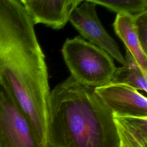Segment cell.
<instances>
[{
  "mask_svg": "<svg viewBox=\"0 0 147 147\" xmlns=\"http://www.w3.org/2000/svg\"><path fill=\"white\" fill-rule=\"evenodd\" d=\"M94 90L114 115L147 117L146 97L136 88L123 83L110 82Z\"/></svg>",
  "mask_w": 147,
  "mask_h": 147,
  "instance_id": "8992f818",
  "label": "cell"
},
{
  "mask_svg": "<svg viewBox=\"0 0 147 147\" xmlns=\"http://www.w3.org/2000/svg\"><path fill=\"white\" fill-rule=\"evenodd\" d=\"M96 5L103 6L118 13L134 16L147 10L146 0H91Z\"/></svg>",
  "mask_w": 147,
  "mask_h": 147,
  "instance_id": "8fae6325",
  "label": "cell"
},
{
  "mask_svg": "<svg viewBox=\"0 0 147 147\" xmlns=\"http://www.w3.org/2000/svg\"><path fill=\"white\" fill-rule=\"evenodd\" d=\"M125 64L116 68L111 82L123 83L137 90L147 91V75L141 69L134 59L126 50Z\"/></svg>",
  "mask_w": 147,
  "mask_h": 147,
  "instance_id": "9c48e42d",
  "label": "cell"
},
{
  "mask_svg": "<svg viewBox=\"0 0 147 147\" xmlns=\"http://www.w3.org/2000/svg\"><path fill=\"white\" fill-rule=\"evenodd\" d=\"M61 52L71 76L79 83L95 88L111 82L116 67L100 48L76 36L66 39Z\"/></svg>",
  "mask_w": 147,
  "mask_h": 147,
  "instance_id": "3957f363",
  "label": "cell"
},
{
  "mask_svg": "<svg viewBox=\"0 0 147 147\" xmlns=\"http://www.w3.org/2000/svg\"><path fill=\"white\" fill-rule=\"evenodd\" d=\"M96 6L91 0L83 1L71 13L69 21L83 37L123 65L125 57L116 41L108 34L99 21Z\"/></svg>",
  "mask_w": 147,
  "mask_h": 147,
  "instance_id": "5b68a950",
  "label": "cell"
},
{
  "mask_svg": "<svg viewBox=\"0 0 147 147\" xmlns=\"http://www.w3.org/2000/svg\"><path fill=\"white\" fill-rule=\"evenodd\" d=\"M71 75L51 91L45 147H119L113 114Z\"/></svg>",
  "mask_w": 147,
  "mask_h": 147,
  "instance_id": "7a4b0ae2",
  "label": "cell"
},
{
  "mask_svg": "<svg viewBox=\"0 0 147 147\" xmlns=\"http://www.w3.org/2000/svg\"><path fill=\"white\" fill-rule=\"evenodd\" d=\"M34 25L63 28L82 0H20Z\"/></svg>",
  "mask_w": 147,
  "mask_h": 147,
  "instance_id": "52a82bcc",
  "label": "cell"
},
{
  "mask_svg": "<svg viewBox=\"0 0 147 147\" xmlns=\"http://www.w3.org/2000/svg\"><path fill=\"white\" fill-rule=\"evenodd\" d=\"M117 127L119 141V147H142L136 141L130 137L119 127Z\"/></svg>",
  "mask_w": 147,
  "mask_h": 147,
  "instance_id": "4fadbf2b",
  "label": "cell"
},
{
  "mask_svg": "<svg viewBox=\"0 0 147 147\" xmlns=\"http://www.w3.org/2000/svg\"><path fill=\"white\" fill-rule=\"evenodd\" d=\"M136 31L141 47L147 54V10L133 16Z\"/></svg>",
  "mask_w": 147,
  "mask_h": 147,
  "instance_id": "7c38bea8",
  "label": "cell"
},
{
  "mask_svg": "<svg viewBox=\"0 0 147 147\" xmlns=\"http://www.w3.org/2000/svg\"><path fill=\"white\" fill-rule=\"evenodd\" d=\"M0 147H41L27 118L1 84Z\"/></svg>",
  "mask_w": 147,
  "mask_h": 147,
  "instance_id": "277c9868",
  "label": "cell"
},
{
  "mask_svg": "<svg viewBox=\"0 0 147 147\" xmlns=\"http://www.w3.org/2000/svg\"><path fill=\"white\" fill-rule=\"evenodd\" d=\"M0 84L45 146L50 90L45 56L20 0H0Z\"/></svg>",
  "mask_w": 147,
  "mask_h": 147,
  "instance_id": "6da1fadb",
  "label": "cell"
},
{
  "mask_svg": "<svg viewBox=\"0 0 147 147\" xmlns=\"http://www.w3.org/2000/svg\"><path fill=\"white\" fill-rule=\"evenodd\" d=\"M113 116L117 126L122 129L142 147H146L147 117Z\"/></svg>",
  "mask_w": 147,
  "mask_h": 147,
  "instance_id": "30bf717a",
  "label": "cell"
},
{
  "mask_svg": "<svg viewBox=\"0 0 147 147\" xmlns=\"http://www.w3.org/2000/svg\"><path fill=\"white\" fill-rule=\"evenodd\" d=\"M117 36L125 44L142 71L147 75V54L142 49L134 24L133 16L118 13L113 24Z\"/></svg>",
  "mask_w": 147,
  "mask_h": 147,
  "instance_id": "ba28073f",
  "label": "cell"
}]
</instances>
